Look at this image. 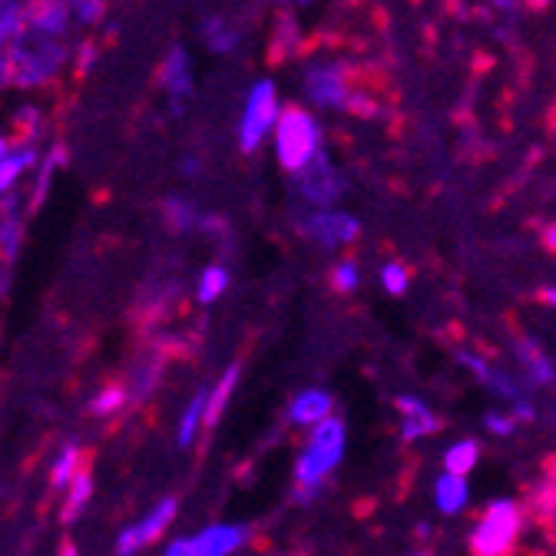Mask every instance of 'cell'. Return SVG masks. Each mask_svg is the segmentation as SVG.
<instances>
[{
    "label": "cell",
    "mask_w": 556,
    "mask_h": 556,
    "mask_svg": "<svg viewBox=\"0 0 556 556\" xmlns=\"http://www.w3.org/2000/svg\"><path fill=\"white\" fill-rule=\"evenodd\" d=\"M70 56H74V50H63L60 37H47L21 24L11 43V87L30 97L47 90L60 80L63 70H70Z\"/></svg>",
    "instance_id": "obj_1"
},
{
    "label": "cell",
    "mask_w": 556,
    "mask_h": 556,
    "mask_svg": "<svg viewBox=\"0 0 556 556\" xmlns=\"http://www.w3.org/2000/svg\"><path fill=\"white\" fill-rule=\"evenodd\" d=\"M344 454V421L341 417H328L318 428L308 431L305 447L295 460V501L308 504L321 494L325 480L341 464Z\"/></svg>",
    "instance_id": "obj_2"
},
{
    "label": "cell",
    "mask_w": 556,
    "mask_h": 556,
    "mask_svg": "<svg viewBox=\"0 0 556 556\" xmlns=\"http://www.w3.org/2000/svg\"><path fill=\"white\" fill-rule=\"evenodd\" d=\"M271 153L278 166L292 176L302 173L321 153V129L305 106L299 103L282 106V116H278L275 132H271Z\"/></svg>",
    "instance_id": "obj_3"
},
{
    "label": "cell",
    "mask_w": 556,
    "mask_h": 556,
    "mask_svg": "<svg viewBox=\"0 0 556 556\" xmlns=\"http://www.w3.org/2000/svg\"><path fill=\"white\" fill-rule=\"evenodd\" d=\"M278 116H282V97H278L275 80H268V77L255 80V84L245 90L242 110H239V116H236V147H239L245 156L258 153L265 139H271Z\"/></svg>",
    "instance_id": "obj_4"
},
{
    "label": "cell",
    "mask_w": 556,
    "mask_h": 556,
    "mask_svg": "<svg viewBox=\"0 0 556 556\" xmlns=\"http://www.w3.org/2000/svg\"><path fill=\"white\" fill-rule=\"evenodd\" d=\"M179 517L176 497H160L153 507H147L139 517L123 523L113 536V556H143L153 546H163L169 540V530Z\"/></svg>",
    "instance_id": "obj_5"
},
{
    "label": "cell",
    "mask_w": 556,
    "mask_h": 556,
    "mask_svg": "<svg viewBox=\"0 0 556 556\" xmlns=\"http://www.w3.org/2000/svg\"><path fill=\"white\" fill-rule=\"evenodd\" d=\"M517 536H520V507L514 501H494L483 510V517L470 536V553L473 556H510Z\"/></svg>",
    "instance_id": "obj_6"
},
{
    "label": "cell",
    "mask_w": 556,
    "mask_h": 556,
    "mask_svg": "<svg viewBox=\"0 0 556 556\" xmlns=\"http://www.w3.org/2000/svg\"><path fill=\"white\" fill-rule=\"evenodd\" d=\"M160 213H163L166 229L176 236H208L213 239V236L226 232V223L216 213L202 208L192 195H166Z\"/></svg>",
    "instance_id": "obj_7"
},
{
    "label": "cell",
    "mask_w": 556,
    "mask_h": 556,
    "mask_svg": "<svg viewBox=\"0 0 556 556\" xmlns=\"http://www.w3.org/2000/svg\"><path fill=\"white\" fill-rule=\"evenodd\" d=\"M156 90L169 100L173 110L189 106L192 90H195V63L186 47H169L156 66Z\"/></svg>",
    "instance_id": "obj_8"
},
{
    "label": "cell",
    "mask_w": 556,
    "mask_h": 556,
    "mask_svg": "<svg viewBox=\"0 0 556 556\" xmlns=\"http://www.w3.org/2000/svg\"><path fill=\"white\" fill-rule=\"evenodd\" d=\"M341 189H344L341 176L334 173V166L325 153H318L302 173H295V195L312 208V213H321V208L334 205Z\"/></svg>",
    "instance_id": "obj_9"
},
{
    "label": "cell",
    "mask_w": 556,
    "mask_h": 556,
    "mask_svg": "<svg viewBox=\"0 0 556 556\" xmlns=\"http://www.w3.org/2000/svg\"><path fill=\"white\" fill-rule=\"evenodd\" d=\"M358 232H362L358 219L344 216V213H331V208H321V213H308L299 219V236H305L308 242H315L325 252L355 242Z\"/></svg>",
    "instance_id": "obj_10"
},
{
    "label": "cell",
    "mask_w": 556,
    "mask_h": 556,
    "mask_svg": "<svg viewBox=\"0 0 556 556\" xmlns=\"http://www.w3.org/2000/svg\"><path fill=\"white\" fill-rule=\"evenodd\" d=\"M166 365H169V358H166L163 348H143V352L129 362L123 384H126L132 404H147L160 391V384L166 378Z\"/></svg>",
    "instance_id": "obj_11"
},
{
    "label": "cell",
    "mask_w": 556,
    "mask_h": 556,
    "mask_svg": "<svg viewBox=\"0 0 556 556\" xmlns=\"http://www.w3.org/2000/svg\"><path fill=\"white\" fill-rule=\"evenodd\" d=\"M27 226H30V205L24 192L0 202V262L4 265L17 268L24 245H27Z\"/></svg>",
    "instance_id": "obj_12"
},
{
    "label": "cell",
    "mask_w": 556,
    "mask_h": 556,
    "mask_svg": "<svg viewBox=\"0 0 556 556\" xmlns=\"http://www.w3.org/2000/svg\"><path fill=\"white\" fill-rule=\"evenodd\" d=\"M249 540H252V530L245 523H232V520L205 523L192 533L199 556H239L249 546Z\"/></svg>",
    "instance_id": "obj_13"
},
{
    "label": "cell",
    "mask_w": 556,
    "mask_h": 556,
    "mask_svg": "<svg viewBox=\"0 0 556 556\" xmlns=\"http://www.w3.org/2000/svg\"><path fill=\"white\" fill-rule=\"evenodd\" d=\"M305 100L315 106H344L348 103V87H344V66L341 63H318L305 74Z\"/></svg>",
    "instance_id": "obj_14"
},
{
    "label": "cell",
    "mask_w": 556,
    "mask_h": 556,
    "mask_svg": "<svg viewBox=\"0 0 556 556\" xmlns=\"http://www.w3.org/2000/svg\"><path fill=\"white\" fill-rule=\"evenodd\" d=\"M11 136L17 139V143L24 147H40L43 143V136L50 129V110L37 100V97H27L21 100L11 113H8V123Z\"/></svg>",
    "instance_id": "obj_15"
},
{
    "label": "cell",
    "mask_w": 556,
    "mask_h": 556,
    "mask_svg": "<svg viewBox=\"0 0 556 556\" xmlns=\"http://www.w3.org/2000/svg\"><path fill=\"white\" fill-rule=\"evenodd\" d=\"M87 470V447L80 438H66L53 447L50 460H47V480L53 491H66L80 473Z\"/></svg>",
    "instance_id": "obj_16"
},
{
    "label": "cell",
    "mask_w": 556,
    "mask_h": 556,
    "mask_svg": "<svg viewBox=\"0 0 556 556\" xmlns=\"http://www.w3.org/2000/svg\"><path fill=\"white\" fill-rule=\"evenodd\" d=\"M205 397H208V384L195 388L182 401V407L176 410L173 438H176V447L179 451H189V447H195L205 438Z\"/></svg>",
    "instance_id": "obj_17"
},
{
    "label": "cell",
    "mask_w": 556,
    "mask_h": 556,
    "mask_svg": "<svg viewBox=\"0 0 556 556\" xmlns=\"http://www.w3.org/2000/svg\"><path fill=\"white\" fill-rule=\"evenodd\" d=\"M40 153L43 147H24L17 143V150L0 163V202H8L14 195H21L40 163Z\"/></svg>",
    "instance_id": "obj_18"
},
{
    "label": "cell",
    "mask_w": 556,
    "mask_h": 556,
    "mask_svg": "<svg viewBox=\"0 0 556 556\" xmlns=\"http://www.w3.org/2000/svg\"><path fill=\"white\" fill-rule=\"evenodd\" d=\"M331 394L325 391V388H305V391H299L292 401H289V407H286V421L292 425V428H318L321 421H328L331 417Z\"/></svg>",
    "instance_id": "obj_19"
},
{
    "label": "cell",
    "mask_w": 556,
    "mask_h": 556,
    "mask_svg": "<svg viewBox=\"0 0 556 556\" xmlns=\"http://www.w3.org/2000/svg\"><path fill=\"white\" fill-rule=\"evenodd\" d=\"M63 166H66V150H63V147H47V150L40 153V163H37V169H34V176H30V182H27V189H24V199H27V205H30V213L47 202V195H50V189H53V179L60 176Z\"/></svg>",
    "instance_id": "obj_20"
},
{
    "label": "cell",
    "mask_w": 556,
    "mask_h": 556,
    "mask_svg": "<svg viewBox=\"0 0 556 556\" xmlns=\"http://www.w3.org/2000/svg\"><path fill=\"white\" fill-rule=\"evenodd\" d=\"M239 381H242V365L232 362V365H226V371L213 384H208V397H205V438L219 428V421H223V414H226Z\"/></svg>",
    "instance_id": "obj_21"
},
{
    "label": "cell",
    "mask_w": 556,
    "mask_h": 556,
    "mask_svg": "<svg viewBox=\"0 0 556 556\" xmlns=\"http://www.w3.org/2000/svg\"><path fill=\"white\" fill-rule=\"evenodd\" d=\"M129 391L123 381H106V384H97L87 397V414L93 417V421H116V417H123L129 410Z\"/></svg>",
    "instance_id": "obj_22"
},
{
    "label": "cell",
    "mask_w": 556,
    "mask_h": 556,
    "mask_svg": "<svg viewBox=\"0 0 556 556\" xmlns=\"http://www.w3.org/2000/svg\"><path fill=\"white\" fill-rule=\"evenodd\" d=\"M232 289V271L223 262H208L199 268L195 282H192V302L202 308H213L226 292Z\"/></svg>",
    "instance_id": "obj_23"
},
{
    "label": "cell",
    "mask_w": 556,
    "mask_h": 556,
    "mask_svg": "<svg viewBox=\"0 0 556 556\" xmlns=\"http://www.w3.org/2000/svg\"><path fill=\"white\" fill-rule=\"evenodd\" d=\"M397 410L404 414V441H417V438H428L441 431V417L431 414V407L421 397H397Z\"/></svg>",
    "instance_id": "obj_24"
},
{
    "label": "cell",
    "mask_w": 556,
    "mask_h": 556,
    "mask_svg": "<svg viewBox=\"0 0 556 556\" xmlns=\"http://www.w3.org/2000/svg\"><path fill=\"white\" fill-rule=\"evenodd\" d=\"M93 497H97V480H93L90 470H84L74 483L66 486V491H60V520L63 523H77L90 510Z\"/></svg>",
    "instance_id": "obj_25"
},
{
    "label": "cell",
    "mask_w": 556,
    "mask_h": 556,
    "mask_svg": "<svg viewBox=\"0 0 556 556\" xmlns=\"http://www.w3.org/2000/svg\"><path fill=\"white\" fill-rule=\"evenodd\" d=\"M517 358L523 365V375L530 384H556V368L553 362L540 352L530 338H517Z\"/></svg>",
    "instance_id": "obj_26"
},
{
    "label": "cell",
    "mask_w": 556,
    "mask_h": 556,
    "mask_svg": "<svg viewBox=\"0 0 556 556\" xmlns=\"http://www.w3.org/2000/svg\"><path fill=\"white\" fill-rule=\"evenodd\" d=\"M434 497H438V510L441 514H460L464 504H467V483L464 477H454V473H444L434 486Z\"/></svg>",
    "instance_id": "obj_27"
},
{
    "label": "cell",
    "mask_w": 556,
    "mask_h": 556,
    "mask_svg": "<svg viewBox=\"0 0 556 556\" xmlns=\"http://www.w3.org/2000/svg\"><path fill=\"white\" fill-rule=\"evenodd\" d=\"M21 17L14 11H0V93L11 87V43L21 30Z\"/></svg>",
    "instance_id": "obj_28"
},
{
    "label": "cell",
    "mask_w": 556,
    "mask_h": 556,
    "mask_svg": "<svg viewBox=\"0 0 556 556\" xmlns=\"http://www.w3.org/2000/svg\"><path fill=\"white\" fill-rule=\"evenodd\" d=\"M202 40L213 53H232V47L239 43V30L223 17H208L202 24Z\"/></svg>",
    "instance_id": "obj_29"
},
{
    "label": "cell",
    "mask_w": 556,
    "mask_h": 556,
    "mask_svg": "<svg viewBox=\"0 0 556 556\" xmlns=\"http://www.w3.org/2000/svg\"><path fill=\"white\" fill-rule=\"evenodd\" d=\"M477 457H480V444H477V441H457V444L444 454V467H447V473L464 477V473L477 464Z\"/></svg>",
    "instance_id": "obj_30"
},
{
    "label": "cell",
    "mask_w": 556,
    "mask_h": 556,
    "mask_svg": "<svg viewBox=\"0 0 556 556\" xmlns=\"http://www.w3.org/2000/svg\"><path fill=\"white\" fill-rule=\"evenodd\" d=\"M331 286L334 292H355L358 289V262L344 258L331 268Z\"/></svg>",
    "instance_id": "obj_31"
},
{
    "label": "cell",
    "mask_w": 556,
    "mask_h": 556,
    "mask_svg": "<svg viewBox=\"0 0 556 556\" xmlns=\"http://www.w3.org/2000/svg\"><path fill=\"white\" fill-rule=\"evenodd\" d=\"M160 556H199V553H195V543H192V533H176V536H169V540L160 546Z\"/></svg>",
    "instance_id": "obj_32"
},
{
    "label": "cell",
    "mask_w": 556,
    "mask_h": 556,
    "mask_svg": "<svg viewBox=\"0 0 556 556\" xmlns=\"http://www.w3.org/2000/svg\"><path fill=\"white\" fill-rule=\"evenodd\" d=\"M381 282H384V289H388L391 295H404V292H407V271H404L397 262H391V265H384V271H381Z\"/></svg>",
    "instance_id": "obj_33"
},
{
    "label": "cell",
    "mask_w": 556,
    "mask_h": 556,
    "mask_svg": "<svg viewBox=\"0 0 556 556\" xmlns=\"http://www.w3.org/2000/svg\"><path fill=\"white\" fill-rule=\"evenodd\" d=\"M483 425H486V431L491 434H497V438H507V434H514V428H517V421L510 414H497V410H491L483 417Z\"/></svg>",
    "instance_id": "obj_34"
},
{
    "label": "cell",
    "mask_w": 556,
    "mask_h": 556,
    "mask_svg": "<svg viewBox=\"0 0 556 556\" xmlns=\"http://www.w3.org/2000/svg\"><path fill=\"white\" fill-rule=\"evenodd\" d=\"M97 63V47L93 43H80L77 50H74V56H70V66L77 70V74H87V70Z\"/></svg>",
    "instance_id": "obj_35"
},
{
    "label": "cell",
    "mask_w": 556,
    "mask_h": 556,
    "mask_svg": "<svg viewBox=\"0 0 556 556\" xmlns=\"http://www.w3.org/2000/svg\"><path fill=\"white\" fill-rule=\"evenodd\" d=\"M457 362H460V365H464L467 371H473V375L480 378V384H483L486 378H491V371H494V368L486 365V362H483L480 355H470V352H457Z\"/></svg>",
    "instance_id": "obj_36"
},
{
    "label": "cell",
    "mask_w": 556,
    "mask_h": 556,
    "mask_svg": "<svg viewBox=\"0 0 556 556\" xmlns=\"http://www.w3.org/2000/svg\"><path fill=\"white\" fill-rule=\"evenodd\" d=\"M14 150H17V139L11 136V129L4 123H0V163H4Z\"/></svg>",
    "instance_id": "obj_37"
},
{
    "label": "cell",
    "mask_w": 556,
    "mask_h": 556,
    "mask_svg": "<svg viewBox=\"0 0 556 556\" xmlns=\"http://www.w3.org/2000/svg\"><path fill=\"white\" fill-rule=\"evenodd\" d=\"M11 286H14V265L0 262V299L11 295Z\"/></svg>",
    "instance_id": "obj_38"
},
{
    "label": "cell",
    "mask_w": 556,
    "mask_h": 556,
    "mask_svg": "<svg viewBox=\"0 0 556 556\" xmlns=\"http://www.w3.org/2000/svg\"><path fill=\"white\" fill-rule=\"evenodd\" d=\"M543 245H546L549 252H556V226H546V229H543Z\"/></svg>",
    "instance_id": "obj_39"
},
{
    "label": "cell",
    "mask_w": 556,
    "mask_h": 556,
    "mask_svg": "<svg viewBox=\"0 0 556 556\" xmlns=\"http://www.w3.org/2000/svg\"><path fill=\"white\" fill-rule=\"evenodd\" d=\"M540 302H546V305L556 308V289H540Z\"/></svg>",
    "instance_id": "obj_40"
},
{
    "label": "cell",
    "mask_w": 556,
    "mask_h": 556,
    "mask_svg": "<svg viewBox=\"0 0 556 556\" xmlns=\"http://www.w3.org/2000/svg\"><path fill=\"white\" fill-rule=\"evenodd\" d=\"M56 556H80V549H77L74 543H63V546L56 549Z\"/></svg>",
    "instance_id": "obj_41"
},
{
    "label": "cell",
    "mask_w": 556,
    "mask_h": 556,
    "mask_svg": "<svg viewBox=\"0 0 556 556\" xmlns=\"http://www.w3.org/2000/svg\"><path fill=\"white\" fill-rule=\"evenodd\" d=\"M282 4H312V0H282Z\"/></svg>",
    "instance_id": "obj_42"
},
{
    "label": "cell",
    "mask_w": 556,
    "mask_h": 556,
    "mask_svg": "<svg viewBox=\"0 0 556 556\" xmlns=\"http://www.w3.org/2000/svg\"><path fill=\"white\" fill-rule=\"evenodd\" d=\"M533 4H536V8H540V4H546V0H533Z\"/></svg>",
    "instance_id": "obj_43"
},
{
    "label": "cell",
    "mask_w": 556,
    "mask_h": 556,
    "mask_svg": "<svg viewBox=\"0 0 556 556\" xmlns=\"http://www.w3.org/2000/svg\"><path fill=\"white\" fill-rule=\"evenodd\" d=\"M417 556H431V553H417Z\"/></svg>",
    "instance_id": "obj_44"
},
{
    "label": "cell",
    "mask_w": 556,
    "mask_h": 556,
    "mask_svg": "<svg viewBox=\"0 0 556 556\" xmlns=\"http://www.w3.org/2000/svg\"><path fill=\"white\" fill-rule=\"evenodd\" d=\"M239 556H249V553H239Z\"/></svg>",
    "instance_id": "obj_45"
}]
</instances>
